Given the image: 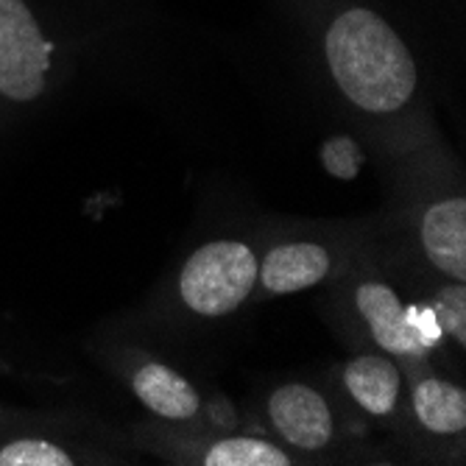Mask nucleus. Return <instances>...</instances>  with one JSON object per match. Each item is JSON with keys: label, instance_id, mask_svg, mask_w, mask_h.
Masks as SVG:
<instances>
[{"label": "nucleus", "instance_id": "nucleus-10", "mask_svg": "<svg viewBox=\"0 0 466 466\" xmlns=\"http://www.w3.org/2000/svg\"><path fill=\"white\" fill-rule=\"evenodd\" d=\"M413 413L419 425L436 436L466 431V394L447 380L428 377L413 389Z\"/></svg>", "mask_w": 466, "mask_h": 466}, {"label": "nucleus", "instance_id": "nucleus-1", "mask_svg": "<svg viewBox=\"0 0 466 466\" xmlns=\"http://www.w3.org/2000/svg\"><path fill=\"white\" fill-rule=\"evenodd\" d=\"M324 59L332 81L369 115L400 112L416 93V62L402 36L371 9L335 15L324 34Z\"/></svg>", "mask_w": 466, "mask_h": 466}, {"label": "nucleus", "instance_id": "nucleus-14", "mask_svg": "<svg viewBox=\"0 0 466 466\" xmlns=\"http://www.w3.org/2000/svg\"><path fill=\"white\" fill-rule=\"evenodd\" d=\"M321 162L327 167V174L332 179H344L352 182L360 174L363 165V151L352 137H329L321 146Z\"/></svg>", "mask_w": 466, "mask_h": 466}, {"label": "nucleus", "instance_id": "nucleus-5", "mask_svg": "<svg viewBox=\"0 0 466 466\" xmlns=\"http://www.w3.org/2000/svg\"><path fill=\"white\" fill-rule=\"evenodd\" d=\"M268 416L274 431L288 444L305 452L324 450L335 436V421L327 400L305 383L279 386L268 397Z\"/></svg>", "mask_w": 466, "mask_h": 466}, {"label": "nucleus", "instance_id": "nucleus-9", "mask_svg": "<svg viewBox=\"0 0 466 466\" xmlns=\"http://www.w3.org/2000/svg\"><path fill=\"white\" fill-rule=\"evenodd\" d=\"M344 386L371 416H389L397 408L402 374L383 355H360L344 366Z\"/></svg>", "mask_w": 466, "mask_h": 466}, {"label": "nucleus", "instance_id": "nucleus-6", "mask_svg": "<svg viewBox=\"0 0 466 466\" xmlns=\"http://www.w3.org/2000/svg\"><path fill=\"white\" fill-rule=\"evenodd\" d=\"M419 235L428 260L444 277L466 282V198L452 196L428 207Z\"/></svg>", "mask_w": 466, "mask_h": 466}, {"label": "nucleus", "instance_id": "nucleus-11", "mask_svg": "<svg viewBox=\"0 0 466 466\" xmlns=\"http://www.w3.org/2000/svg\"><path fill=\"white\" fill-rule=\"evenodd\" d=\"M290 455L271 441L232 436L213 444L204 455V466H290Z\"/></svg>", "mask_w": 466, "mask_h": 466}, {"label": "nucleus", "instance_id": "nucleus-13", "mask_svg": "<svg viewBox=\"0 0 466 466\" xmlns=\"http://www.w3.org/2000/svg\"><path fill=\"white\" fill-rule=\"evenodd\" d=\"M433 319L447 335H452V341L458 347H466V288H463V282H455V285H447L444 290H439V296L433 299Z\"/></svg>", "mask_w": 466, "mask_h": 466}, {"label": "nucleus", "instance_id": "nucleus-4", "mask_svg": "<svg viewBox=\"0 0 466 466\" xmlns=\"http://www.w3.org/2000/svg\"><path fill=\"white\" fill-rule=\"evenodd\" d=\"M355 305L380 350L391 355H421L433 344V338L421 332L416 313L402 305V299L389 285L363 282L355 290Z\"/></svg>", "mask_w": 466, "mask_h": 466}, {"label": "nucleus", "instance_id": "nucleus-7", "mask_svg": "<svg viewBox=\"0 0 466 466\" xmlns=\"http://www.w3.org/2000/svg\"><path fill=\"white\" fill-rule=\"evenodd\" d=\"M332 258L329 251L319 243H282L271 248L266 258L260 260L258 268V282H263L266 290L271 293H299L308 290L329 274Z\"/></svg>", "mask_w": 466, "mask_h": 466}, {"label": "nucleus", "instance_id": "nucleus-3", "mask_svg": "<svg viewBox=\"0 0 466 466\" xmlns=\"http://www.w3.org/2000/svg\"><path fill=\"white\" fill-rule=\"evenodd\" d=\"M54 42L25 0H0V96L31 104L48 87Z\"/></svg>", "mask_w": 466, "mask_h": 466}, {"label": "nucleus", "instance_id": "nucleus-12", "mask_svg": "<svg viewBox=\"0 0 466 466\" xmlns=\"http://www.w3.org/2000/svg\"><path fill=\"white\" fill-rule=\"evenodd\" d=\"M0 466H73V455L48 439H17L0 450Z\"/></svg>", "mask_w": 466, "mask_h": 466}, {"label": "nucleus", "instance_id": "nucleus-8", "mask_svg": "<svg viewBox=\"0 0 466 466\" xmlns=\"http://www.w3.org/2000/svg\"><path fill=\"white\" fill-rule=\"evenodd\" d=\"M132 389H135L137 400L162 419L182 421V419H190L201 410L198 391L179 371L167 369L162 363L140 366L132 377Z\"/></svg>", "mask_w": 466, "mask_h": 466}, {"label": "nucleus", "instance_id": "nucleus-2", "mask_svg": "<svg viewBox=\"0 0 466 466\" xmlns=\"http://www.w3.org/2000/svg\"><path fill=\"white\" fill-rule=\"evenodd\" d=\"M260 260L240 240H213L190 254L179 274L182 302L207 319L235 313L258 285Z\"/></svg>", "mask_w": 466, "mask_h": 466}]
</instances>
